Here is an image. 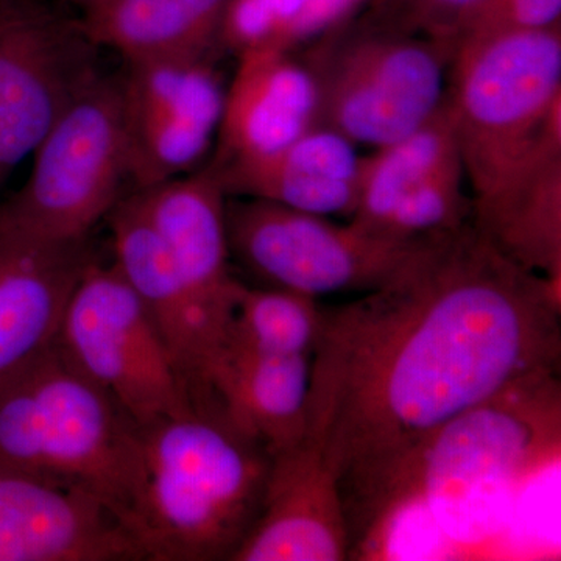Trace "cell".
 Listing matches in <instances>:
<instances>
[{"mask_svg":"<svg viewBox=\"0 0 561 561\" xmlns=\"http://www.w3.org/2000/svg\"><path fill=\"white\" fill-rule=\"evenodd\" d=\"M227 0H92L81 28L127 62L214 54Z\"/></svg>","mask_w":561,"mask_h":561,"instance_id":"20","label":"cell"},{"mask_svg":"<svg viewBox=\"0 0 561 561\" xmlns=\"http://www.w3.org/2000/svg\"><path fill=\"white\" fill-rule=\"evenodd\" d=\"M472 224L508 260L561 287V144L472 202Z\"/></svg>","mask_w":561,"mask_h":561,"instance_id":"18","label":"cell"},{"mask_svg":"<svg viewBox=\"0 0 561 561\" xmlns=\"http://www.w3.org/2000/svg\"><path fill=\"white\" fill-rule=\"evenodd\" d=\"M560 319L561 287L504 256L472 219L323 311L300 442L337 485L350 559H386L398 490L445 424L559 371Z\"/></svg>","mask_w":561,"mask_h":561,"instance_id":"1","label":"cell"},{"mask_svg":"<svg viewBox=\"0 0 561 561\" xmlns=\"http://www.w3.org/2000/svg\"><path fill=\"white\" fill-rule=\"evenodd\" d=\"M370 0H309L291 35L290 49L342 28Z\"/></svg>","mask_w":561,"mask_h":561,"instance_id":"27","label":"cell"},{"mask_svg":"<svg viewBox=\"0 0 561 561\" xmlns=\"http://www.w3.org/2000/svg\"><path fill=\"white\" fill-rule=\"evenodd\" d=\"M69 2L79 3V5L87 7L90 5L92 0H69Z\"/></svg>","mask_w":561,"mask_h":561,"instance_id":"28","label":"cell"},{"mask_svg":"<svg viewBox=\"0 0 561 561\" xmlns=\"http://www.w3.org/2000/svg\"><path fill=\"white\" fill-rule=\"evenodd\" d=\"M556 27H561V0H481L457 43L502 33L549 31Z\"/></svg>","mask_w":561,"mask_h":561,"instance_id":"26","label":"cell"},{"mask_svg":"<svg viewBox=\"0 0 561 561\" xmlns=\"http://www.w3.org/2000/svg\"><path fill=\"white\" fill-rule=\"evenodd\" d=\"M321 324L323 311L316 298L242 283L224 350L268 356H312Z\"/></svg>","mask_w":561,"mask_h":561,"instance_id":"23","label":"cell"},{"mask_svg":"<svg viewBox=\"0 0 561 561\" xmlns=\"http://www.w3.org/2000/svg\"><path fill=\"white\" fill-rule=\"evenodd\" d=\"M342 560L350 542L331 472L301 442L273 454L264 508L232 561Z\"/></svg>","mask_w":561,"mask_h":561,"instance_id":"15","label":"cell"},{"mask_svg":"<svg viewBox=\"0 0 561 561\" xmlns=\"http://www.w3.org/2000/svg\"><path fill=\"white\" fill-rule=\"evenodd\" d=\"M238 58L225 91L213 165L265 157L321 125L316 73L294 50L264 47Z\"/></svg>","mask_w":561,"mask_h":561,"instance_id":"14","label":"cell"},{"mask_svg":"<svg viewBox=\"0 0 561 561\" xmlns=\"http://www.w3.org/2000/svg\"><path fill=\"white\" fill-rule=\"evenodd\" d=\"M481 0H383L379 27L456 46Z\"/></svg>","mask_w":561,"mask_h":561,"instance_id":"25","label":"cell"},{"mask_svg":"<svg viewBox=\"0 0 561 561\" xmlns=\"http://www.w3.org/2000/svg\"><path fill=\"white\" fill-rule=\"evenodd\" d=\"M136 449L125 526L146 561H232L264 508L267 446L197 409L138 426Z\"/></svg>","mask_w":561,"mask_h":561,"instance_id":"2","label":"cell"},{"mask_svg":"<svg viewBox=\"0 0 561 561\" xmlns=\"http://www.w3.org/2000/svg\"><path fill=\"white\" fill-rule=\"evenodd\" d=\"M114 264L142 301L168 346L195 408L216 404L210 375L225 339L195 300L168 247L130 198H122L108 217Z\"/></svg>","mask_w":561,"mask_h":561,"instance_id":"12","label":"cell"},{"mask_svg":"<svg viewBox=\"0 0 561 561\" xmlns=\"http://www.w3.org/2000/svg\"><path fill=\"white\" fill-rule=\"evenodd\" d=\"M309 0H227L220 44L236 55L276 47L290 49L291 35Z\"/></svg>","mask_w":561,"mask_h":561,"instance_id":"24","label":"cell"},{"mask_svg":"<svg viewBox=\"0 0 561 561\" xmlns=\"http://www.w3.org/2000/svg\"><path fill=\"white\" fill-rule=\"evenodd\" d=\"M446 99L472 202L561 144V27L456 44Z\"/></svg>","mask_w":561,"mask_h":561,"instance_id":"5","label":"cell"},{"mask_svg":"<svg viewBox=\"0 0 561 561\" xmlns=\"http://www.w3.org/2000/svg\"><path fill=\"white\" fill-rule=\"evenodd\" d=\"M227 232L231 260L262 287L316 300L381 286L424 241H397L350 220L249 197L227 198Z\"/></svg>","mask_w":561,"mask_h":561,"instance_id":"9","label":"cell"},{"mask_svg":"<svg viewBox=\"0 0 561 561\" xmlns=\"http://www.w3.org/2000/svg\"><path fill=\"white\" fill-rule=\"evenodd\" d=\"M119 84L125 110L168 114L219 133L227 83L213 54L127 62Z\"/></svg>","mask_w":561,"mask_h":561,"instance_id":"22","label":"cell"},{"mask_svg":"<svg viewBox=\"0 0 561 561\" xmlns=\"http://www.w3.org/2000/svg\"><path fill=\"white\" fill-rule=\"evenodd\" d=\"M312 356H268L225 348L210 394L227 419L273 454L297 445L306 426Z\"/></svg>","mask_w":561,"mask_h":561,"instance_id":"19","label":"cell"},{"mask_svg":"<svg viewBox=\"0 0 561 561\" xmlns=\"http://www.w3.org/2000/svg\"><path fill=\"white\" fill-rule=\"evenodd\" d=\"M0 257V383L58 341L70 297L94 260L88 241L39 245L3 238Z\"/></svg>","mask_w":561,"mask_h":561,"instance_id":"16","label":"cell"},{"mask_svg":"<svg viewBox=\"0 0 561 561\" xmlns=\"http://www.w3.org/2000/svg\"><path fill=\"white\" fill-rule=\"evenodd\" d=\"M31 175L0 205V236L61 245L88 241L128 179L119 79L98 77L33 150Z\"/></svg>","mask_w":561,"mask_h":561,"instance_id":"6","label":"cell"},{"mask_svg":"<svg viewBox=\"0 0 561 561\" xmlns=\"http://www.w3.org/2000/svg\"><path fill=\"white\" fill-rule=\"evenodd\" d=\"M58 345L138 426L197 411L160 332L114 261L94 257L84 268Z\"/></svg>","mask_w":561,"mask_h":561,"instance_id":"8","label":"cell"},{"mask_svg":"<svg viewBox=\"0 0 561 561\" xmlns=\"http://www.w3.org/2000/svg\"><path fill=\"white\" fill-rule=\"evenodd\" d=\"M128 198L168 247L195 300L227 341L242 283L231 271L228 195L216 173L205 168Z\"/></svg>","mask_w":561,"mask_h":561,"instance_id":"13","label":"cell"},{"mask_svg":"<svg viewBox=\"0 0 561 561\" xmlns=\"http://www.w3.org/2000/svg\"><path fill=\"white\" fill-rule=\"evenodd\" d=\"M0 561H146L108 505L0 467Z\"/></svg>","mask_w":561,"mask_h":561,"instance_id":"11","label":"cell"},{"mask_svg":"<svg viewBox=\"0 0 561 561\" xmlns=\"http://www.w3.org/2000/svg\"><path fill=\"white\" fill-rule=\"evenodd\" d=\"M356 144L319 125L265 157L213 165L225 194L351 219L359 195L362 157Z\"/></svg>","mask_w":561,"mask_h":561,"instance_id":"17","label":"cell"},{"mask_svg":"<svg viewBox=\"0 0 561 561\" xmlns=\"http://www.w3.org/2000/svg\"><path fill=\"white\" fill-rule=\"evenodd\" d=\"M460 157L448 99L440 110L404 138L362 157L359 195L350 221L378 234L398 203L442 168Z\"/></svg>","mask_w":561,"mask_h":561,"instance_id":"21","label":"cell"},{"mask_svg":"<svg viewBox=\"0 0 561 561\" xmlns=\"http://www.w3.org/2000/svg\"><path fill=\"white\" fill-rule=\"evenodd\" d=\"M99 47L33 0H0V184L88 84Z\"/></svg>","mask_w":561,"mask_h":561,"instance_id":"10","label":"cell"},{"mask_svg":"<svg viewBox=\"0 0 561 561\" xmlns=\"http://www.w3.org/2000/svg\"><path fill=\"white\" fill-rule=\"evenodd\" d=\"M559 371L537 373L460 413L423 446L390 513L389 540L413 508L456 545L471 548L504 526L508 505L559 461Z\"/></svg>","mask_w":561,"mask_h":561,"instance_id":"3","label":"cell"},{"mask_svg":"<svg viewBox=\"0 0 561 561\" xmlns=\"http://www.w3.org/2000/svg\"><path fill=\"white\" fill-rule=\"evenodd\" d=\"M453 47L390 28L317 44L321 125L356 146H387L431 119L446 99Z\"/></svg>","mask_w":561,"mask_h":561,"instance_id":"7","label":"cell"},{"mask_svg":"<svg viewBox=\"0 0 561 561\" xmlns=\"http://www.w3.org/2000/svg\"><path fill=\"white\" fill-rule=\"evenodd\" d=\"M136 431L58 341L0 383V467L87 491L124 526L138 471Z\"/></svg>","mask_w":561,"mask_h":561,"instance_id":"4","label":"cell"},{"mask_svg":"<svg viewBox=\"0 0 561 561\" xmlns=\"http://www.w3.org/2000/svg\"><path fill=\"white\" fill-rule=\"evenodd\" d=\"M0 257H2V242H0Z\"/></svg>","mask_w":561,"mask_h":561,"instance_id":"29","label":"cell"}]
</instances>
